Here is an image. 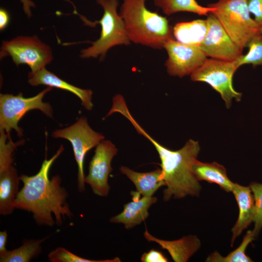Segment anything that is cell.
<instances>
[{"label": "cell", "instance_id": "cell-5", "mask_svg": "<svg viewBox=\"0 0 262 262\" xmlns=\"http://www.w3.org/2000/svg\"><path fill=\"white\" fill-rule=\"evenodd\" d=\"M103 9V16L96 21L101 26L99 38L91 42L92 45L81 51L83 58L100 57L103 60L108 50L117 45H128L130 40L127 33L124 20L117 13L118 0H97Z\"/></svg>", "mask_w": 262, "mask_h": 262}, {"label": "cell", "instance_id": "cell-9", "mask_svg": "<svg viewBox=\"0 0 262 262\" xmlns=\"http://www.w3.org/2000/svg\"><path fill=\"white\" fill-rule=\"evenodd\" d=\"M52 136L55 138L67 139L71 144L78 168V189L80 192L84 191V162L85 155L91 148L96 147L104 140V135L94 131L89 125L86 118L82 116L72 125L54 131Z\"/></svg>", "mask_w": 262, "mask_h": 262}, {"label": "cell", "instance_id": "cell-17", "mask_svg": "<svg viewBox=\"0 0 262 262\" xmlns=\"http://www.w3.org/2000/svg\"><path fill=\"white\" fill-rule=\"evenodd\" d=\"M20 177L16 168L12 165L0 173V214H11L16 208L15 204L19 192Z\"/></svg>", "mask_w": 262, "mask_h": 262}, {"label": "cell", "instance_id": "cell-29", "mask_svg": "<svg viewBox=\"0 0 262 262\" xmlns=\"http://www.w3.org/2000/svg\"><path fill=\"white\" fill-rule=\"evenodd\" d=\"M141 261L142 262H167L168 260L161 251L151 249L142 254Z\"/></svg>", "mask_w": 262, "mask_h": 262}, {"label": "cell", "instance_id": "cell-27", "mask_svg": "<svg viewBox=\"0 0 262 262\" xmlns=\"http://www.w3.org/2000/svg\"><path fill=\"white\" fill-rule=\"evenodd\" d=\"M249 187L254 199V228L253 231L256 236L262 228V183L252 182Z\"/></svg>", "mask_w": 262, "mask_h": 262}, {"label": "cell", "instance_id": "cell-25", "mask_svg": "<svg viewBox=\"0 0 262 262\" xmlns=\"http://www.w3.org/2000/svg\"><path fill=\"white\" fill-rule=\"evenodd\" d=\"M0 173H2L13 165L14 151L16 147L23 142L20 141L13 143L10 138L7 141L10 136L3 130L0 131Z\"/></svg>", "mask_w": 262, "mask_h": 262}, {"label": "cell", "instance_id": "cell-19", "mask_svg": "<svg viewBox=\"0 0 262 262\" xmlns=\"http://www.w3.org/2000/svg\"><path fill=\"white\" fill-rule=\"evenodd\" d=\"M194 173L200 181L205 180L209 183L218 184L227 192H232L234 183L228 178L226 168L216 162L203 163L197 160L193 167Z\"/></svg>", "mask_w": 262, "mask_h": 262}, {"label": "cell", "instance_id": "cell-21", "mask_svg": "<svg viewBox=\"0 0 262 262\" xmlns=\"http://www.w3.org/2000/svg\"><path fill=\"white\" fill-rule=\"evenodd\" d=\"M48 238L29 240L19 247L0 254V262H28L37 257L42 251L41 244Z\"/></svg>", "mask_w": 262, "mask_h": 262}, {"label": "cell", "instance_id": "cell-1", "mask_svg": "<svg viewBox=\"0 0 262 262\" xmlns=\"http://www.w3.org/2000/svg\"><path fill=\"white\" fill-rule=\"evenodd\" d=\"M64 149L61 145L50 159H45L36 174L19 177L23 186L17 195L16 208L32 213L38 225L60 226L66 216H73L67 202L68 194L61 185L60 177H49L51 165Z\"/></svg>", "mask_w": 262, "mask_h": 262}, {"label": "cell", "instance_id": "cell-18", "mask_svg": "<svg viewBox=\"0 0 262 262\" xmlns=\"http://www.w3.org/2000/svg\"><path fill=\"white\" fill-rule=\"evenodd\" d=\"M120 171L134 184L143 196H151L162 186H165L162 170L159 168L148 172H138L127 166H122Z\"/></svg>", "mask_w": 262, "mask_h": 262}, {"label": "cell", "instance_id": "cell-6", "mask_svg": "<svg viewBox=\"0 0 262 262\" xmlns=\"http://www.w3.org/2000/svg\"><path fill=\"white\" fill-rule=\"evenodd\" d=\"M52 87L48 86L36 96L24 98L20 93L16 96L12 94L0 95V131H4L10 136V133L14 129L19 137L23 135L22 129L18 123L22 117L29 111L37 109L47 116L52 117L53 110L49 103L44 102L45 94L51 91Z\"/></svg>", "mask_w": 262, "mask_h": 262}, {"label": "cell", "instance_id": "cell-30", "mask_svg": "<svg viewBox=\"0 0 262 262\" xmlns=\"http://www.w3.org/2000/svg\"><path fill=\"white\" fill-rule=\"evenodd\" d=\"M10 20V16L7 11L3 8L0 9V30H4L8 26Z\"/></svg>", "mask_w": 262, "mask_h": 262}, {"label": "cell", "instance_id": "cell-3", "mask_svg": "<svg viewBox=\"0 0 262 262\" xmlns=\"http://www.w3.org/2000/svg\"><path fill=\"white\" fill-rule=\"evenodd\" d=\"M147 0H124L119 15L124 20L131 41L154 49L164 48L173 38V29L168 20L147 9Z\"/></svg>", "mask_w": 262, "mask_h": 262}, {"label": "cell", "instance_id": "cell-10", "mask_svg": "<svg viewBox=\"0 0 262 262\" xmlns=\"http://www.w3.org/2000/svg\"><path fill=\"white\" fill-rule=\"evenodd\" d=\"M118 151L109 140H102L97 146L89 166L85 183L91 187L93 193L100 196H107L110 187L108 177L113 170L112 161Z\"/></svg>", "mask_w": 262, "mask_h": 262}, {"label": "cell", "instance_id": "cell-31", "mask_svg": "<svg viewBox=\"0 0 262 262\" xmlns=\"http://www.w3.org/2000/svg\"><path fill=\"white\" fill-rule=\"evenodd\" d=\"M7 238V233L6 230L0 232V254L7 251L5 248Z\"/></svg>", "mask_w": 262, "mask_h": 262}, {"label": "cell", "instance_id": "cell-16", "mask_svg": "<svg viewBox=\"0 0 262 262\" xmlns=\"http://www.w3.org/2000/svg\"><path fill=\"white\" fill-rule=\"evenodd\" d=\"M155 196H143L138 200H132L124 205L122 212L112 217L110 222L123 224L126 229H131L145 221L148 216V209L156 203Z\"/></svg>", "mask_w": 262, "mask_h": 262}, {"label": "cell", "instance_id": "cell-14", "mask_svg": "<svg viewBox=\"0 0 262 262\" xmlns=\"http://www.w3.org/2000/svg\"><path fill=\"white\" fill-rule=\"evenodd\" d=\"M144 236L147 241L155 242L166 250L176 262H187L201 246L199 239L193 235L184 236L177 240H164L151 235L146 228Z\"/></svg>", "mask_w": 262, "mask_h": 262}, {"label": "cell", "instance_id": "cell-2", "mask_svg": "<svg viewBox=\"0 0 262 262\" xmlns=\"http://www.w3.org/2000/svg\"><path fill=\"white\" fill-rule=\"evenodd\" d=\"M117 112L125 117L137 132L148 140L156 149L166 187L164 191V200L182 198L188 196H198L201 186L193 169L200 149L198 142L189 139L180 149L172 150L156 141L142 128L132 116L126 104L121 105Z\"/></svg>", "mask_w": 262, "mask_h": 262}, {"label": "cell", "instance_id": "cell-23", "mask_svg": "<svg viewBox=\"0 0 262 262\" xmlns=\"http://www.w3.org/2000/svg\"><path fill=\"white\" fill-rule=\"evenodd\" d=\"M255 235L253 230H248L240 245L227 256L223 257L218 252L210 255L206 262H251L252 260L245 253L248 245L254 240Z\"/></svg>", "mask_w": 262, "mask_h": 262}, {"label": "cell", "instance_id": "cell-28", "mask_svg": "<svg viewBox=\"0 0 262 262\" xmlns=\"http://www.w3.org/2000/svg\"><path fill=\"white\" fill-rule=\"evenodd\" d=\"M248 11L254 16V20L262 27V0H247Z\"/></svg>", "mask_w": 262, "mask_h": 262}, {"label": "cell", "instance_id": "cell-26", "mask_svg": "<svg viewBox=\"0 0 262 262\" xmlns=\"http://www.w3.org/2000/svg\"><path fill=\"white\" fill-rule=\"evenodd\" d=\"M49 260L51 262H119L120 259L115 257L113 259L92 260L76 255L68 250L61 247L51 251L48 254Z\"/></svg>", "mask_w": 262, "mask_h": 262}, {"label": "cell", "instance_id": "cell-12", "mask_svg": "<svg viewBox=\"0 0 262 262\" xmlns=\"http://www.w3.org/2000/svg\"><path fill=\"white\" fill-rule=\"evenodd\" d=\"M208 25L206 35L198 47L207 57L233 61L243 55L216 17L211 13L207 18Z\"/></svg>", "mask_w": 262, "mask_h": 262}, {"label": "cell", "instance_id": "cell-7", "mask_svg": "<svg viewBox=\"0 0 262 262\" xmlns=\"http://www.w3.org/2000/svg\"><path fill=\"white\" fill-rule=\"evenodd\" d=\"M238 68L236 60L207 59L190 75L191 79L209 84L220 95L226 107L229 108L233 99L240 101L242 98V94L234 89L232 83L233 75Z\"/></svg>", "mask_w": 262, "mask_h": 262}, {"label": "cell", "instance_id": "cell-15", "mask_svg": "<svg viewBox=\"0 0 262 262\" xmlns=\"http://www.w3.org/2000/svg\"><path fill=\"white\" fill-rule=\"evenodd\" d=\"M238 205V219L232 229L231 246L235 240L253 222L254 199L249 186H244L234 183L232 191Z\"/></svg>", "mask_w": 262, "mask_h": 262}, {"label": "cell", "instance_id": "cell-8", "mask_svg": "<svg viewBox=\"0 0 262 262\" xmlns=\"http://www.w3.org/2000/svg\"><path fill=\"white\" fill-rule=\"evenodd\" d=\"M10 56L16 65H27L34 72L45 67L53 59L50 47L36 35L20 36L10 41H3L0 48V59Z\"/></svg>", "mask_w": 262, "mask_h": 262}, {"label": "cell", "instance_id": "cell-24", "mask_svg": "<svg viewBox=\"0 0 262 262\" xmlns=\"http://www.w3.org/2000/svg\"><path fill=\"white\" fill-rule=\"evenodd\" d=\"M246 47L249 48L247 53L236 60L238 67L246 64H251L254 66L262 65V34L253 37Z\"/></svg>", "mask_w": 262, "mask_h": 262}, {"label": "cell", "instance_id": "cell-22", "mask_svg": "<svg viewBox=\"0 0 262 262\" xmlns=\"http://www.w3.org/2000/svg\"><path fill=\"white\" fill-rule=\"evenodd\" d=\"M155 6L161 8L167 15L179 12H188L199 15L207 16L213 11V7H203L196 0H153Z\"/></svg>", "mask_w": 262, "mask_h": 262}, {"label": "cell", "instance_id": "cell-4", "mask_svg": "<svg viewBox=\"0 0 262 262\" xmlns=\"http://www.w3.org/2000/svg\"><path fill=\"white\" fill-rule=\"evenodd\" d=\"M208 6L233 42L243 51L254 36L262 34V27L250 16L247 0H218Z\"/></svg>", "mask_w": 262, "mask_h": 262}, {"label": "cell", "instance_id": "cell-32", "mask_svg": "<svg viewBox=\"0 0 262 262\" xmlns=\"http://www.w3.org/2000/svg\"><path fill=\"white\" fill-rule=\"evenodd\" d=\"M23 4V10L25 14L30 17L31 15V7H35V4L33 2L30 0H20Z\"/></svg>", "mask_w": 262, "mask_h": 262}, {"label": "cell", "instance_id": "cell-13", "mask_svg": "<svg viewBox=\"0 0 262 262\" xmlns=\"http://www.w3.org/2000/svg\"><path fill=\"white\" fill-rule=\"evenodd\" d=\"M28 82L33 86L45 85L69 91L81 99L85 109L91 110L93 108V92L91 90L80 88L71 84L48 71L45 67L34 72H29Z\"/></svg>", "mask_w": 262, "mask_h": 262}, {"label": "cell", "instance_id": "cell-20", "mask_svg": "<svg viewBox=\"0 0 262 262\" xmlns=\"http://www.w3.org/2000/svg\"><path fill=\"white\" fill-rule=\"evenodd\" d=\"M207 19H196L189 22H179L173 28L176 40L183 44L199 47L208 32Z\"/></svg>", "mask_w": 262, "mask_h": 262}, {"label": "cell", "instance_id": "cell-11", "mask_svg": "<svg viewBox=\"0 0 262 262\" xmlns=\"http://www.w3.org/2000/svg\"><path fill=\"white\" fill-rule=\"evenodd\" d=\"M164 49L168 54L165 66L167 73L173 76L191 75L207 59L198 47L183 44L173 38L165 42Z\"/></svg>", "mask_w": 262, "mask_h": 262}]
</instances>
